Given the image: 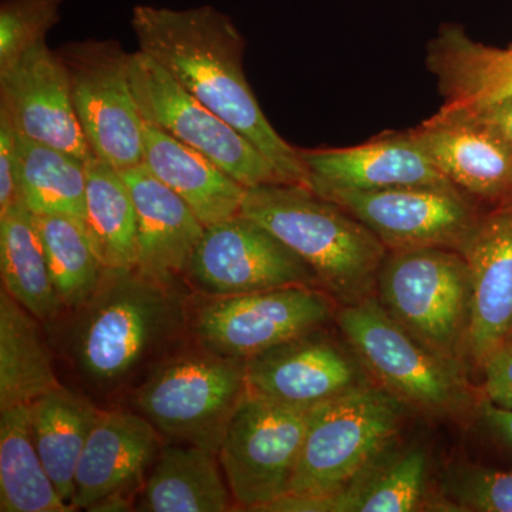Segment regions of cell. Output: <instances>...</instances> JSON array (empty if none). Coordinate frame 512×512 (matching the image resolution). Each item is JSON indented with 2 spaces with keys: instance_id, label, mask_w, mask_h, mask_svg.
Segmentation results:
<instances>
[{
  "instance_id": "cell-20",
  "label": "cell",
  "mask_w": 512,
  "mask_h": 512,
  "mask_svg": "<svg viewBox=\"0 0 512 512\" xmlns=\"http://www.w3.org/2000/svg\"><path fill=\"white\" fill-rule=\"evenodd\" d=\"M137 211V268L161 281H183L205 225L190 205L144 164L120 171Z\"/></svg>"
},
{
  "instance_id": "cell-7",
  "label": "cell",
  "mask_w": 512,
  "mask_h": 512,
  "mask_svg": "<svg viewBox=\"0 0 512 512\" xmlns=\"http://www.w3.org/2000/svg\"><path fill=\"white\" fill-rule=\"evenodd\" d=\"M339 328L370 375L404 403L431 413L456 409L463 379L451 357L424 345L372 295L339 309Z\"/></svg>"
},
{
  "instance_id": "cell-8",
  "label": "cell",
  "mask_w": 512,
  "mask_h": 512,
  "mask_svg": "<svg viewBox=\"0 0 512 512\" xmlns=\"http://www.w3.org/2000/svg\"><path fill=\"white\" fill-rule=\"evenodd\" d=\"M335 299L318 286H288L235 296H202L191 305L195 345L231 359L248 360L323 328Z\"/></svg>"
},
{
  "instance_id": "cell-4",
  "label": "cell",
  "mask_w": 512,
  "mask_h": 512,
  "mask_svg": "<svg viewBox=\"0 0 512 512\" xmlns=\"http://www.w3.org/2000/svg\"><path fill=\"white\" fill-rule=\"evenodd\" d=\"M404 404L367 384L313 407L288 494L330 497L372 470L402 427Z\"/></svg>"
},
{
  "instance_id": "cell-38",
  "label": "cell",
  "mask_w": 512,
  "mask_h": 512,
  "mask_svg": "<svg viewBox=\"0 0 512 512\" xmlns=\"http://www.w3.org/2000/svg\"><path fill=\"white\" fill-rule=\"evenodd\" d=\"M133 498L126 497V495H114V497L104 498L92 505L87 511L94 512H124L136 510L133 505Z\"/></svg>"
},
{
  "instance_id": "cell-33",
  "label": "cell",
  "mask_w": 512,
  "mask_h": 512,
  "mask_svg": "<svg viewBox=\"0 0 512 512\" xmlns=\"http://www.w3.org/2000/svg\"><path fill=\"white\" fill-rule=\"evenodd\" d=\"M64 0H3L0 5V70L25 55L59 22Z\"/></svg>"
},
{
  "instance_id": "cell-35",
  "label": "cell",
  "mask_w": 512,
  "mask_h": 512,
  "mask_svg": "<svg viewBox=\"0 0 512 512\" xmlns=\"http://www.w3.org/2000/svg\"><path fill=\"white\" fill-rule=\"evenodd\" d=\"M18 134L0 110V214L19 204Z\"/></svg>"
},
{
  "instance_id": "cell-14",
  "label": "cell",
  "mask_w": 512,
  "mask_h": 512,
  "mask_svg": "<svg viewBox=\"0 0 512 512\" xmlns=\"http://www.w3.org/2000/svg\"><path fill=\"white\" fill-rule=\"evenodd\" d=\"M247 392L292 407H315L370 383L356 355L322 328L245 360Z\"/></svg>"
},
{
  "instance_id": "cell-15",
  "label": "cell",
  "mask_w": 512,
  "mask_h": 512,
  "mask_svg": "<svg viewBox=\"0 0 512 512\" xmlns=\"http://www.w3.org/2000/svg\"><path fill=\"white\" fill-rule=\"evenodd\" d=\"M0 110L19 136L84 161L93 157L74 111L66 66L46 40L0 70Z\"/></svg>"
},
{
  "instance_id": "cell-24",
  "label": "cell",
  "mask_w": 512,
  "mask_h": 512,
  "mask_svg": "<svg viewBox=\"0 0 512 512\" xmlns=\"http://www.w3.org/2000/svg\"><path fill=\"white\" fill-rule=\"evenodd\" d=\"M40 322L8 292H0V412L30 406L60 386Z\"/></svg>"
},
{
  "instance_id": "cell-13",
  "label": "cell",
  "mask_w": 512,
  "mask_h": 512,
  "mask_svg": "<svg viewBox=\"0 0 512 512\" xmlns=\"http://www.w3.org/2000/svg\"><path fill=\"white\" fill-rule=\"evenodd\" d=\"M184 279L202 296L247 295L301 285L320 288L303 259L241 214L205 227Z\"/></svg>"
},
{
  "instance_id": "cell-2",
  "label": "cell",
  "mask_w": 512,
  "mask_h": 512,
  "mask_svg": "<svg viewBox=\"0 0 512 512\" xmlns=\"http://www.w3.org/2000/svg\"><path fill=\"white\" fill-rule=\"evenodd\" d=\"M191 305L183 281L106 269L92 298L73 312L67 352L74 372L101 396L136 389L190 333Z\"/></svg>"
},
{
  "instance_id": "cell-9",
  "label": "cell",
  "mask_w": 512,
  "mask_h": 512,
  "mask_svg": "<svg viewBox=\"0 0 512 512\" xmlns=\"http://www.w3.org/2000/svg\"><path fill=\"white\" fill-rule=\"evenodd\" d=\"M312 410L245 394L218 451L235 505L262 511L289 493Z\"/></svg>"
},
{
  "instance_id": "cell-5",
  "label": "cell",
  "mask_w": 512,
  "mask_h": 512,
  "mask_svg": "<svg viewBox=\"0 0 512 512\" xmlns=\"http://www.w3.org/2000/svg\"><path fill=\"white\" fill-rule=\"evenodd\" d=\"M245 394L244 360L195 345V349L174 352L154 367L133 390V403L161 436L218 454Z\"/></svg>"
},
{
  "instance_id": "cell-21",
  "label": "cell",
  "mask_w": 512,
  "mask_h": 512,
  "mask_svg": "<svg viewBox=\"0 0 512 512\" xmlns=\"http://www.w3.org/2000/svg\"><path fill=\"white\" fill-rule=\"evenodd\" d=\"M426 60L444 99L436 113L440 116L512 97V45H484L471 39L463 26L448 23L429 43Z\"/></svg>"
},
{
  "instance_id": "cell-31",
  "label": "cell",
  "mask_w": 512,
  "mask_h": 512,
  "mask_svg": "<svg viewBox=\"0 0 512 512\" xmlns=\"http://www.w3.org/2000/svg\"><path fill=\"white\" fill-rule=\"evenodd\" d=\"M429 457L412 448L384 466L363 474L345 490L323 498L322 512H410L420 510Z\"/></svg>"
},
{
  "instance_id": "cell-16",
  "label": "cell",
  "mask_w": 512,
  "mask_h": 512,
  "mask_svg": "<svg viewBox=\"0 0 512 512\" xmlns=\"http://www.w3.org/2000/svg\"><path fill=\"white\" fill-rule=\"evenodd\" d=\"M470 274L467 355L481 367L512 335V204L485 211L458 249Z\"/></svg>"
},
{
  "instance_id": "cell-23",
  "label": "cell",
  "mask_w": 512,
  "mask_h": 512,
  "mask_svg": "<svg viewBox=\"0 0 512 512\" xmlns=\"http://www.w3.org/2000/svg\"><path fill=\"white\" fill-rule=\"evenodd\" d=\"M234 504L217 453L170 441L148 473L136 511L225 512Z\"/></svg>"
},
{
  "instance_id": "cell-29",
  "label": "cell",
  "mask_w": 512,
  "mask_h": 512,
  "mask_svg": "<svg viewBox=\"0 0 512 512\" xmlns=\"http://www.w3.org/2000/svg\"><path fill=\"white\" fill-rule=\"evenodd\" d=\"M18 167L20 202L33 215L84 220L86 161L18 134Z\"/></svg>"
},
{
  "instance_id": "cell-32",
  "label": "cell",
  "mask_w": 512,
  "mask_h": 512,
  "mask_svg": "<svg viewBox=\"0 0 512 512\" xmlns=\"http://www.w3.org/2000/svg\"><path fill=\"white\" fill-rule=\"evenodd\" d=\"M443 493L457 511L512 512V470L457 464L444 474Z\"/></svg>"
},
{
  "instance_id": "cell-10",
  "label": "cell",
  "mask_w": 512,
  "mask_h": 512,
  "mask_svg": "<svg viewBox=\"0 0 512 512\" xmlns=\"http://www.w3.org/2000/svg\"><path fill=\"white\" fill-rule=\"evenodd\" d=\"M57 53L93 156L119 171L143 164V117L131 87L130 55L111 39L69 43Z\"/></svg>"
},
{
  "instance_id": "cell-25",
  "label": "cell",
  "mask_w": 512,
  "mask_h": 512,
  "mask_svg": "<svg viewBox=\"0 0 512 512\" xmlns=\"http://www.w3.org/2000/svg\"><path fill=\"white\" fill-rule=\"evenodd\" d=\"M100 413L89 397L63 384L30 404L37 451L57 493L70 507L77 464Z\"/></svg>"
},
{
  "instance_id": "cell-3",
  "label": "cell",
  "mask_w": 512,
  "mask_h": 512,
  "mask_svg": "<svg viewBox=\"0 0 512 512\" xmlns=\"http://www.w3.org/2000/svg\"><path fill=\"white\" fill-rule=\"evenodd\" d=\"M239 214L292 249L336 302L349 305L375 288L389 249L345 208L311 188L286 183L247 188Z\"/></svg>"
},
{
  "instance_id": "cell-12",
  "label": "cell",
  "mask_w": 512,
  "mask_h": 512,
  "mask_svg": "<svg viewBox=\"0 0 512 512\" xmlns=\"http://www.w3.org/2000/svg\"><path fill=\"white\" fill-rule=\"evenodd\" d=\"M318 195L345 208L389 251L413 248L458 251L487 211L453 184L379 191L328 190Z\"/></svg>"
},
{
  "instance_id": "cell-37",
  "label": "cell",
  "mask_w": 512,
  "mask_h": 512,
  "mask_svg": "<svg viewBox=\"0 0 512 512\" xmlns=\"http://www.w3.org/2000/svg\"><path fill=\"white\" fill-rule=\"evenodd\" d=\"M481 417L494 436L512 448V410L500 409L494 404L484 402L481 406Z\"/></svg>"
},
{
  "instance_id": "cell-17",
  "label": "cell",
  "mask_w": 512,
  "mask_h": 512,
  "mask_svg": "<svg viewBox=\"0 0 512 512\" xmlns=\"http://www.w3.org/2000/svg\"><path fill=\"white\" fill-rule=\"evenodd\" d=\"M163 439L143 414L101 410L77 464L73 510L87 511L114 495L140 494Z\"/></svg>"
},
{
  "instance_id": "cell-27",
  "label": "cell",
  "mask_w": 512,
  "mask_h": 512,
  "mask_svg": "<svg viewBox=\"0 0 512 512\" xmlns=\"http://www.w3.org/2000/svg\"><path fill=\"white\" fill-rule=\"evenodd\" d=\"M0 511H73L43 466L33 439L30 406L0 412Z\"/></svg>"
},
{
  "instance_id": "cell-26",
  "label": "cell",
  "mask_w": 512,
  "mask_h": 512,
  "mask_svg": "<svg viewBox=\"0 0 512 512\" xmlns=\"http://www.w3.org/2000/svg\"><path fill=\"white\" fill-rule=\"evenodd\" d=\"M0 271L3 291L40 323L52 325L64 311L50 278L35 215L22 202L0 214Z\"/></svg>"
},
{
  "instance_id": "cell-30",
  "label": "cell",
  "mask_w": 512,
  "mask_h": 512,
  "mask_svg": "<svg viewBox=\"0 0 512 512\" xmlns=\"http://www.w3.org/2000/svg\"><path fill=\"white\" fill-rule=\"evenodd\" d=\"M35 220L57 296L64 311L76 312L99 288L106 266L83 220L70 215H35Z\"/></svg>"
},
{
  "instance_id": "cell-22",
  "label": "cell",
  "mask_w": 512,
  "mask_h": 512,
  "mask_svg": "<svg viewBox=\"0 0 512 512\" xmlns=\"http://www.w3.org/2000/svg\"><path fill=\"white\" fill-rule=\"evenodd\" d=\"M143 164L190 205L205 227L241 212L244 185L200 151L144 119Z\"/></svg>"
},
{
  "instance_id": "cell-19",
  "label": "cell",
  "mask_w": 512,
  "mask_h": 512,
  "mask_svg": "<svg viewBox=\"0 0 512 512\" xmlns=\"http://www.w3.org/2000/svg\"><path fill=\"white\" fill-rule=\"evenodd\" d=\"M454 187L484 210L512 204V143L458 120L427 119L409 130Z\"/></svg>"
},
{
  "instance_id": "cell-28",
  "label": "cell",
  "mask_w": 512,
  "mask_h": 512,
  "mask_svg": "<svg viewBox=\"0 0 512 512\" xmlns=\"http://www.w3.org/2000/svg\"><path fill=\"white\" fill-rule=\"evenodd\" d=\"M84 227L106 269L137 268V211L119 170L99 158L86 161Z\"/></svg>"
},
{
  "instance_id": "cell-36",
  "label": "cell",
  "mask_w": 512,
  "mask_h": 512,
  "mask_svg": "<svg viewBox=\"0 0 512 512\" xmlns=\"http://www.w3.org/2000/svg\"><path fill=\"white\" fill-rule=\"evenodd\" d=\"M430 119L467 121V123L476 124V126L485 128L512 143V97L487 107H481V109L458 111V113L446 114V116L433 114Z\"/></svg>"
},
{
  "instance_id": "cell-34",
  "label": "cell",
  "mask_w": 512,
  "mask_h": 512,
  "mask_svg": "<svg viewBox=\"0 0 512 512\" xmlns=\"http://www.w3.org/2000/svg\"><path fill=\"white\" fill-rule=\"evenodd\" d=\"M481 369L485 402L512 410V335L488 355Z\"/></svg>"
},
{
  "instance_id": "cell-6",
  "label": "cell",
  "mask_w": 512,
  "mask_h": 512,
  "mask_svg": "<svg viewBox=\"0 0 512 512\" xmlns=\"http://www.w3.org/2000/svg\"><path fill=\"white\" fill-rule=\"evenodd\" d=\"M376 285L380 303L400 325L430 349L454 359L470 316V274L460 251H390Z\"/></svg>"
},
{
  "instance_id": "cell-11",
  "label": "cell",
  "mask_w": 512,
  "mask_h": 512,
  "mask_svg": "<svg viewBox=\"0 0 512 512\" xmlns=\"http://www.w3.org/2000/svg\"><path fill=\"white\" fill-rule=\"evenodd\" d=\"M128 69L144 120L200 151L245 188L285 183L247 137L195 99L153 57L141 50L131 53Z\"/></svg>"
},
{
  "instance_id": "cell-18",
  "label": "cell",
  "mask_w": 512,
  "mask_h": 512,
  "mask_svg": "<svg viewBox=\"0 0 512 512\" xmlns=\"http://www.w3.org/2000/svg\"><path fill=\"white\" fill-rule=\"evenodd\" d=\"M299 151L308 188L316 194L451 184L409 131L383 134L362 146Z\"/></svg>"
},
{
  "instance_id": "cell-1",
  "label": "cell",
  "mask_w": 512,
  "mask_h": 512,
  "mask_svg": "<svg viewBox=\"0 0 512 512\" xmlns=\"http://www.w3.org/2000/svg\"><path fill=\"white\" fill-rule=\"evenodd\" d=\"M131 28L141 52L247 137L285 183L308 187L301 151L276 133L249 86L244 72L247 42L229 16L210 5L192 9L137 5Z\"/></svg>"
}]
</instances>
